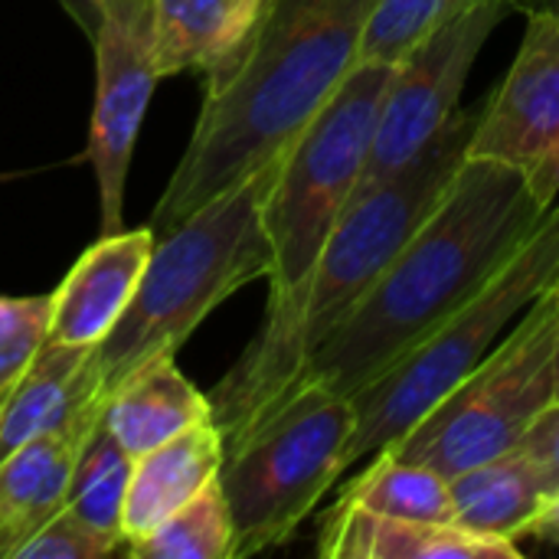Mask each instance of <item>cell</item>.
Returning <instances> with one entry per match:
<instances>
[{
    "label": "cell",
    "mask_w": 559,
    "mask_h": 559,
    "mask_svg": "<svg viewBox=\"0 0 559 559\" xmlns=\"http://www.w3.org/2000/svg\"><path fill=\"white\" fill-rule=\"evenodd\" d=\"M324 559H521L518 544L472 534L459 524H426L373 514L337 498L318 531Z\"/></svg>",
    "instance_id": "cell-15"
},
{
    "label": "cell",
    "mask_w": 559,
    "mask_h": 559,
    "mask_svg": "<svg viewBox=\"0 0 559 559\" xmlns=\"http://www.w3.org/2000/svg\"><path fill=\"white\" fill-rule=\"evenodd\" d=\"M62 3V10L82 26V33L92 39V33H95V23H98V10H95V0H59Z\"/></svg>",
    "instance_id": "cell-28"
},
{
    "label": "cell",
    "mask_w": 559,
    "mask_h": 559,
    "mask_svg": "<svg viewBox=\"0 0 559 559\" xmlns=\"http://www.w3.org/2000/svg\"><path fill=\"white\" fill-rule=\"evenodd\" d=\"M393 66L357 62L324 108L282 151L265 197V233L272 242L269 305L282 311L308 278L318 252L350 206L380 115Z\"/></svg>",
    "instance_id": "cell-7"
},
{
    "label": "cell",
    "mask_w": 559,
    "mask_h": 559,
    "mask_svg": "<svg viewBox=\"0 0 559 559\" xmlns=\"http://www.w3.org/2000/svg\"><path fill=\"white\" fill-rule=\"evenodd\" d=\"M134 475V455L105 429V423L85 442L69 488V508L102 537L121 544V518Z\"/></svg>",
    "instance_id": "cell-21"
},
{
    "label": "cell",
    "mask_w": 559,
    "mask_h": 559,
    "mask_svg": "<svg viewBox=\"0 0 559 559\" xmlns=\"http://www.w3.org/2000/svg\"><path fill=\"white\" fill-rule=\"evenodd\" d=\"M514 10V0H485L436 26L393 66L357 193L406 170L449 128L478 52Z\"/></svg>",
    "instance_id": "cell-9"
},
{
    "label": "cell",
    "mask_w": 559,
    "mask_h": 559,
    "mask_svg": "<svg viewBox=\"0 0 559 559\" xmlns=\"http://www.w3.org/2000/svg\"><path fill=\"white\" fill-rule=\"evenodd\" d=\"M341 498L386 518L455 524L452 481L429 465L400 459L393 449H380L373 462L344 485Z\"/></svg>",
    "instance_id": "cell-20"
},
{
    "label": "cell",
    "mask_w": 559,
    "mask_h": 559,
    "mask_svg": "<svg viewBox=\"0 0 559 559\" xmlns=\"http://www.w3.org/2000/svg\"><path fill=\"white\" fill-rule=\"evenodd\" d=\"M52 295H0V396L29 370L49 341Z\"/></svg>",
    "instance_id": "cell-24"
},
{
    "label": "cell",
    "mask_w": 559,
    "mask_h": 559,
    "mask_svg": "<svg viewBox=\"0 0 559 559\" xmlns=\"http://www.w3.org/2000/svg\"><path fill=\"white\" fill-rule=\"evenodd\" d=\"M557 400H559V334H557Z\"/></svg>",
    "instance_id": "cell-30"
},
{
    "label": "cell",
    "mask_w": 559,
    "mask_h": 559,
    "mask_svg": "<svg viewBox=\"0 0 559 559\" xmlns=\"http://www.w3.org/2000/svg\"><path fill=\"white\" fill-rule=\"evenodd\" d=\"M154 229H121L98 236L66 272L52 292L49 344L95 347L124 314L147 259L154 252Z\"/></svg>",
    "instance_id": "cell-12"
},
{
    "label": "cell",
    "mask_w": 559,
    "mask_h": 559,
    "mask_svg": "<svg viewBox=\"0 0 559 559\" xmlns=\"http://www.w3.org/2000/svg\"><path fill=\"white\" fill-rule=\"evenodd\" d=\"M449 481L455 501V524L472 534L501 537L511 544L531 537L537 518L559 488L547 475V468L524 449L481 462Z\"/></svg>",
    "instance_id": "cell-18"
},
{
    "label": "cell",
    "mask_w": 559,
    "mask_h": 559,
    "mask_svg": "<svg viewBox=\"0 0 559 559\" xmlns=\"http://www.w3.org/2000/svg\"><path fill=\"white\" fill-rule=\"evenodd\" d=\"M213 419V403L200 393L174 357L138 367L105 403V429L138 459L180 432Z\"/></svg>",
    "instance_id": "cell-19"
},
{
    "label": "cell",
    "mask_w": 559,
    "mask_h": 559,
    "mask_svg": "<svg viewBox=\"0 0 559 559\" xmlns=\"http://www.w3.org/2000/svg\"><path fill=\"white\" fill-rule=\"evenodd\" d=\"M481 108L485 102L459 108L449 128L406 170L350 200L295 298L262 318L252 344L206 393L213 423L226 442L288 393L305 360L364 301L393 255L432 213L468 157Z\"/></svg>",
    "instance_id": "cell-3"
},
{
    "label": "cell",
    "mask_w": 559,
    "mask_h": 559,
    "mask_svg": "<svg viewBox=\"0 0 559 559\" xmlns=\"http://www.w3.org/2000/svg\"><path fill=\"white\" fill-rule=\"evenodd\" d=\"M540 10H554V13L559 16V0H544V7H540Z\"/></svg>",
    "instance_id": "cell-29"
},
{
    "label": "cell",
    "mask_w": 559,
    "mask_h": 559,
    "mask_svg": "<svg viewBox=\"0 0 559 559\" xmlns=\"http://www.w3.org/2000/svg\"><path fill=\"white\" fill-rule=\"evenodd\" d=\"M233 514L216 475V481H210L124 554L134 559H233Z\"/></svg>",
    "instance_id": "cell-22"
},
{
    "label": "cell",
    "mask_w": 559,
    "mask_h": 559,
    "mask_svg": "<svg viewBox=\"0 0 559 559\" xmlns=\"http://www.w3.org/2000/svg\"><path fill=\"white\" fill-rule=\"evenodd\" d=\"M531 537H537V540H547V544L559 547V488L554 491L550 504L544 508V514L537 518V524H534Z\"/></svg>",
    "instance_id": "cell-27"
},
{
    "label": "cell",
    "mask_w": 559,
    "mask_h": 559,
    "mask_svg": "<svg viewBox=\"0 0 559 559\" xmlns=\"http://www.w3.org/2000/svg\"><path fill=\"white\" fill-rule=\"evenodd\" d=\"M95 105L85 160L98 183V236L124 229V187L134 144L160 82L154 0H95Z\"/></svg>",
    "instance_id": "cell-10"
},
{
    "label": "cell",
    "mask_w": 559,
    "mask_h": 559,
    "mask_svg": "<svg viewBox=\"0 0 559 559\" xmlns=\"http://www.w3.org/2000/svg\"><path fill=\"white\" fill-rule=\"evenodd\" d=\"M554 292H557V295H559V282H557V285H554Z\"/></svg>",
    "instance_id": "cell-31"
},
{
    "label": "cell",
    "mask_w": 559,
    "mask_h": 559,
    "mask_svg": "<svg viewBox=\"0 0 559 559\" xmlns=\"http://www.w3.org/2000/svg\"><path fill=\"white\" fill-rule=\"evenodd\" d=\"M478 3L485 0H377L360 43V62L396 66L423 36H429L436 26L455 20L459 13ZM514 3L521 13L544 7V0H514Z\"/></svg>",
    "instance_id": "cell-23"
},
{
    "label": "cell",
    "mask_w": 559,
    "mask_h": 559,
    "mask_svg": "<svg viewBox=\"0 0 559 559\" xmlns=\"http://www.w3.org/2000/svg\"><path fill=\"white\" fill-rule=\"evenodd\" d=\"M550 206L521 167L465 157L432 213L364 301L305 360L288 390L324 383L334 393L357 396L465 305Z\"/></svg>",
    "instance_id": "cell-1"
},
{
    "label": "cell",
    "mask_w": 559,
    "mask_h": 559,
    "mask_svg": "<svg viewBox=\"0 0 559 559\" xmlns=\"http://www.w3.org/2000/svg\"><path fill=\"white\" fill-rule=\"evenodd\" d=\"M226 455V439L213 419L180 432L177 439L134 459V475L121 518V554L160 527L177 508L216 481Z\"/></svg>",
    "instance_id": "cell-16"
},
{
    "label": "cell",
    "mask_w": 559,
    "mask_h": 559,
    "mask_svg": "<svg viewBox=\"0 0 559 559\" xmlns=\"http://www.w3.org/2000/svg\"><path fill=\"white\" fill-rule=\"evenodd\" d=\"M468 157L521 167L547 203L559 200V16L531 10L521 49L485 98Z\"/></svg>",
    "instance_id": "cell-11"
},
{
    "label": "cell",
    "mask_w": 559,
    "mask_h": 559,
    "mask_svg": "<svg viewBox=\"0 0 559 559\" xmlns=\"http://www.w3.org/2000/svg\"><path fill=\"white\" fill-rule=\"evenodd\" d=\"M377 0H275L246 59L206 85L190 144L160 193L151 229L170 233L298 138L360 62Z\"/></svg>",
    "instance_id": "cell-2"
},
{
    "label": "cell",
    "mask_w": 559,
    "mask_h": 559,
    "mask_svg": "<svg viewBox=\"0 0 559 559\" xmlns=\"http://www.w3.org/2000/svg\"><path fill=\"white\" fill-rule=\"evenodd\" d=\"M275 170L278 157L157 236L124 314L88 350L85 377L102 403L138 367L174 357L206 314L239 288L269 278L272 242L265 233V197Z\"/></svg>",
    "instance_id": "cell-4"
},
{
    "label": "cell",
    "mask_w": 559,
    "mask_h": 559,
    "mask_svg": "<svg viewBox=\"0 0 559 559\" xmlns=\"http://www.w3.org/2000/svg\"><path fill=\"white\" fill-rule=\"evenodd\" d=\"M92 347L49 344L0 403V462L46 432L92 436L102 426L105 403L85 377Z\"/></svg>",
    "instance_id": "cell-14"
},
{
    "label": "cell",
    "mask_w": 559,
    "mask_h": 559,
    "mask_svg": "<svg viewBox=\"0 0 559 559\" xmlns=\"http://www.w3.org/2000/svg\"><path fill=\"white\" fill-rule=\"evenodd\" d=\"M275 0H154L160 79L193 72L223 82L252 49Z\"/></svg>",
    "instance_id": "cell-13"
},
{
    "label": "cell",
    "mask_w": 559,
    "mask_h": 559,
    "mask_svg": "<svg viewBox=\"0 0 559 559\" xmlns=\"http://www.w3.org/2000/svg\"><path fill=\"white\" fill-rule=\"evenodd\" d=\"M354 400L324 383L288 390L226 442L219 485L233 514V559L282 547L347 472Z\"/></svg>",
    "instance_id": "cell-6"
},
{
    "label": "cell",
    "mask_w": 559,
    "mask_h": 559,
    "mask_svg": "<svg viewBox=\"0 0 559 559\" xmlns=\"http://www.w3.org/2000/svg\"><path fill=\"white\" fill-rule=\"evenodd\" d=\"M0 403H3V396H0Z\"/></svg>",
    "instance_id": "cell-32"
},
{
    "label": "cell",
    "mask_w": 559,
    "mask_h": 559,
    "mask_svg": "<svg viewBox=\"0 0 559 559\" xmlns=\"http://www.w3.org/2000/svg\"><path fill=\"white\" fill-rule=\"evenodd\" d=\"M88 439L69 429L46 432L0 462V559H16L20 547L66 508Z\"/></svg>",
    "instance_id": "cell-17"
},
{
    "label": "cell",
    "mask_w": 559,
    "mask_h": 559,
    "mask_svg": "<svg viewBox=\"0 0 559 559\" xmlns=\"http://www.w3.org/2000/svg\"><path fill=\"white\" fill-rule=\"evenodd\" d=\"M559 282V200L508 262L436 331L409 347L354 400L357 426L347 442V468L403 439L439 406Z\"/></svg>",
    "instance_id": "cell-5"
},
{
    "label": "cell",
    "mask_w": 559,
    "mask_h": 559,
    "mask_svg": "<svg viewBox=\"0 0 559 559\" xmlns=\"http://www.w3.org/2000/svg\"><path fill=\"white\" fill-rule=\"evenodd\" d=\"M121 554V547L92 531L69 504L56 511L23 547L16 559H102Z\"/></svg>",
    "instance_id": "cell-25"
},
{
    "label": "cell",
    "mask_w": 559,
    "mask_h": 559,
    "mask_svg": "<svg viewBox=\"0 0 559 559\" xmlns=\"http://www.w3.org/2000/svg\"><path fill=\"white\" fill-rule=\"evenodd\" d=\"M521 449H524L531 459H537V462L547 468V475L559 485V400H554V403L537 416V423H534L531 432L524 436Z\"/></svg>",
    "instance_id": "cell-26"
},
{
    "label": "cell",
    "mask_w": 559,
    "mask_h": 559,
    "mask_svg": "<svg viewBox=\"0 0 559 559\" xmlns=\"http://www.w3.org/2000/svg\"><path fill=\"white\" fill-rule=\"evenodd\" d=\"M557 334L559 295L550 288L439 406L386 449L445 478L521 449L537 416L557 400Z\"/></svg>",
    "instance_id": "cell-8"
}]
</instances>
